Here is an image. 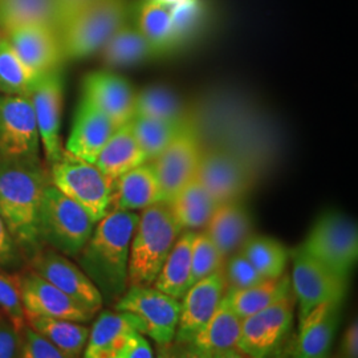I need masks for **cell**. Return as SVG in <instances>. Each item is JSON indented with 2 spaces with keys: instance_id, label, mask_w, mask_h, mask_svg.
Listing matches in <instances>:
<instances>
[{
  "instance_id": "3957f363",
  "label": "cell",
  "mask_w": 358,
  "mask_h": 358,
  "mask_svg": "<svg viewBox=\"0 0 358 358\" xmlns=\"http://www.w3.org/2000/svg\"><path fill=\"white\" fill-rule=\"evenodd\" d=\"M205 13V0H136L130 20L165 56L194 38Z\"/></svg>"
},
{
  "instance_id": "f35d334b",
  "label": "cell",
  "mask_w": 358,
  "mask_h": 358,
  "mask_svg": "<svg viewBox=\"0 0 358 358\" xmlns=\"http://www.w3.org/2000/svg\"><path fill=\"white\" fill-rule=\"evenodd\" d=\"M0 309L11 321L17 333L26 325V313L22 301L20 278L11 276L0 271Z\"/></svg>"
},
{
  "instance_id": "9c48e42d",
  "label": "cell",
  "mask_w": 358,
  "mask_h": 358,
  "mask_svg": "<svg viewBox=\"0 0 358 358\" xmlns=\"http://www.w3.org/2000/svg\"><path fill=\"white\" fill-rule=\"evenodd\" d=\"M289 254L294 262L291 282L299 301V320L322 303H344L349 288L348 276L329 268L300 245Z\"/></svg>"
},
{
  "instance_id": "e575fe53",
  "label": "cell",
  "mask_w": 358,
  "mask_h": 358,
  "mask_svg": "<svg viewBox=\"0 0 358 358\" xmlns=\"http://www.w3.org/2000/svg\"><path fill=\"white\" fill-rule=\"evenodd\" d=\"M264 279L279 278L285 272L289 251L280 242L251 235L239 250Z\"/></svg>"
},
{
  "instance_id": "f6af8a7d",
  "label": "cell",
  "mask_w": 358,
  "mask_h": 358,
  "mask_svg": "<svg viewBox=\"0 0 358 358\" xmlns=\"http://www.w3.org/2000/svg\"><path fill=\"white\" fill-rule=\"evenodd\" d=\"M20 336L19 333L0 321V358H13L19 356Z\"/></svg>"
},
{
  "instance_id": "f1b7e54d",
  "label": "cell",
  "mask_w": 358,
  "mask_h": 358,
  "mask_svg": "<svg viewBox=\"0 0 358 358\" xmlns=\"http://www.w3.org/2000/svg\"><path fill=\"white\" fill-rule=\"evenodd\" d=\"M196 231L185 230L179 234L170 254L157 275L153 287L182 300L192 287V251Z\"/></svg>"
},
{
  "instance_id": "7c38bea8",
  "label": "cell",
  "mask_w": 358,
  "mask_h": 358,
  "mask_svg": "<svg viewBox=\"0 0 358 358\" xmlns=\"http://www.w3.org/2000/svg\"><path fill=\"white\" fill-rule=\"evenodd\" d=\"M40 136L31 99L0 93V159L38 161Z\"/></svg>"
},
{
  "instance_id": "d590c367",
  "label": "cell",
  "mask_w": 358,
  "mask_h": 358,
  "mask_svg": "<svg viewBox=\"0 0 358 358\" xmlns=\"http://www.w3.org/2000/svg\"><path fill=\"white\" fill-rule=\"evenodd\" d=\"M38 77L22 62L7 38H0V93L29 97Z\"/></svg>"
},
{
  "instance_id": "44dd1931",
  "label": "cell",
  "mask_w": 358,
  "mask_h": 358,
  "mask_svg": "<svg viewBox=\"0 0 358 358\" xmlns=\"http://www.w3.org/2000/svg\"><path fill=\"white\" fill-rule=\"evenodd\" d=\"M83 96L108 115L115 128L130 122L134 117L136 90L127 78L109 71H96L87 75Z\"/></svg>"
},
{
  "instance_id": "ffe728a7",
  "label": "cell",
  "mask_w": 358,
  "mask_h": 358,
  "mask_svg": "<svg viewBox=\"0 0 358 358\" xmlns=\"http://www.w3.org/2000/svg\"><path fill=\"white\" fill-rule=\"evenodd\" d=\"M13 51L36 75L41 76L63 64L57 32L43 24H24L4 32Z\"/></svg>"
},
{
  "instance_id": "ee69618b",
  "label": "cell",
  "mask_w": 358,
  "mask_h": 358,
  "mask_svg": "<svg viewBox=\"0 0 358 358\" xmlns=\"http://www.w3.org/2000/svg\"><path fill=\"white\" fill-rule=\"evenodd\" d=\"M90 1L92 0H55L57 10V35Z\"/></svg>"
},
{
  "instance_id": "52a82bcc",
  "label": "cell",
  "mask_w": 358,
  "mask_h": 358,
  "mask_svg": "<svg viewBox=\"0 0 358 358\" xmlns=\"http://www.w3.org/2000/svg\"><path fill=\"white\" fill-rule=\"evenodd\" d=\"M51 165L52 185L81 206L94 223L110 211L113 186L94 164L64 150Z\"/></svg>"
},
{
  "instance_id": "b9f144b4",
  "label": "cell",
  "mask_w": 358,
  "mask_h": 358,
  "mask_svg": "<svg viewBox=\"0 0 358 358\" xmlns=\"http://www.w3.org/2000/svg\"><path fill=\"white\" fill-rule=\"evenodd\" d=\"M22 252L15 243L4 220L0 217V268H16L20 264Z\"/></svg>"
},
{
  "instance_id": "ab89813d",
  "label": "cell",
  "mask_w": 358,
  "mask_h": 358,
  "mask_svg": "<svg viewBox=\"0 0 358 358\" xmlns=\"http://www.w3.org/2000/svg\"><path fill=\"white\" fill-rule=\"evenodd\" d=\"M226 291H238L263 282L264 278L257 272L245 256L238 251L224 263Z\"/></svg>"
},
{
  "instance_id": "ac0fdd59",
  "label": "cell",
  "mask_w": 358,
  "mask_h": 358,
  "mask_svg": "<svg viewBox=\"0 0 358 358\" xmlns=\"http://www.w3.org/2000/svg\"><path fill=\"white\" fill-rule=\"evenodd\" d=\"M20 292L26 317L45 316L88 322L96 315L90 309L80 306L35 271L20 278Z\"/></svg>"
},
{
  "instance_id": "5bb4252c",
  "label": "cell",
  "mask_w": 358,
  "mask_h": 358,
  "mask_svg": "<svg viewBox=\"0 0 358 358\" xmlns=\"http://www.w3.org/2000/svg\"><path fill=\"white\" fill-rule=\"evenodd\" d=\"M202 152L199 137L192 124L166 149L149 161L158 179L164 202L195 178Z\"/></svg>"
},
{
  "instance_id": "7bdbcfd3",
  "label": "cell",
  "mask_w": 358,
  "mask_h": 358,
  "mask_svg": "<svg viewBox=\"0 0 358 358\" xmlns=\"http://www.w3.org/2000/svg\"><path fill=\"white\" fill-rule=\"evenodd\" d=\"M153 356V349L146 338L142 336L141 332L134 331L127 337L115 358H150Z\"/></svg>"
},
{
  "instance_id": "8fae6325",
  "label": "cell",
  "mask_w": 358,
  "mask_h": 358,
  "mask_svg": "<svg viewBox=\"0 0 358 358\" xmlns=\"http://www.w3.org/2000/svg\"><path fill=\"white\" fill-rule=\"evenodd\" d=\"M294 294L242 319L239 350L243 357L263 358L278 353L292 329Z\"/></svg>"
},
{
  "instance_id": "1f68e13d",
  "label": "cell",
  "mask_w": 358,
  "mask_h": 358,
  "mask_svg": "<svg viewBox=\"0 0 358 358\" xmlns=\"http://www.w3.org/2000/svg\"><path fill=\"white\" fill-rule=\"evenodd\" d=\"M29 327L48 338L64 358L81 356L88 343L90 329L83 322L45 316H27Z\"/></svg>"
},
{
  "instance_id": "4316f807",
  "label": "cell",
  "mask_w": 358,
  "mask_h": 358,
  "mask_svg": "<svg viewBox=\"0 0 358 358\" xmlns=\"http://www.w3.org/2000/svg\"><path fill=\"white\" fill-rule=\"evenodd\" d=\"M149 158L136 140L130 122L117 128L94 161V165L113 186L117 179L134 167L148 162Z\"/></svg>"
},
{
  "instance_id": "83f0119b",
  "label": "cell",
  "mask_w": 358,
  "mask_h": 358,
  "mask_svg": "<svg viewBox=\"0 0 358 358\" xmlns=\"http://www.w3.org/2000/svg\"><path fill=\"white\" fill-rule=\"evenodd\" d=\"M109 66H129L162 57V53L129 19L100 50Z\"/></svg>"
},
{
  "instance_id": "484cf974",
  "label": "cell",
  "mask_w": 358,
  "mask_h": 358,
  "mask_svg": "<svg viewBox=\"0 0 358 358\" xmlns=\"http://www.w3.org/2000/svg\"><path fill=\"white\" fill-rule=\"evenodd\" d=\"M203 230L227 260L252 235V222L243 206L232 201L217 206Z\"/></svg>"
},
{
  "instance_id": "2e32d148",
  "label": "cell",
  "mask_w": 358,
  "mask_h": 358,
  "mask_svg": "<svg viewBox=\"0 0 358 358\" xmlns=\"http://www.w3.org/2000/svg\"><path fill=\"white\" fill-rule=\"evenodd\" d=\"M224 268V266H223ZM194 282L180 300L178 327L174 341L186 345L205 328L226 294L224 269Z\"/></svg>"
},
{
  "instance_id": "bcb514c9",
  "label": "cell",
  "mask_w": 358,
  "mask_h": 358,
  "mask_svg": "<svg viewBox=\"0 0 358 358\" xmlns=\"http://www.w3.org/2000/svg\"><path fill=\"white\" fill-rule=\"evenodd\" d=\"M341 353L344 357H357L358 356V324L352 322L343 337Z\"/></svg>"
},
{
  "instance_id": "cb8c5ba5",
  "label": "cell",
  "mask_w": 358,
  "mask_h": 358,
  "mask_svg": "<svg viewBox=\"0 0 358 358\" xmlns=\"http://www.w3.org/2000/svg\"><path fill=\"white\" fill-rule=\"evenodd\" d=\"M143 334L140 319L130 312H103L90 329L84 357L115 358L131 332Z\"/></svg>"
},
{
  "instance_id": "4dcf8cb0",
  "label": "cell",
  "mask_w": 358,
  "mask_h": 358,
  "mask_svg": "<svg viewBox=\"0 0 358 358\" xmlns=\"http://www.w3.org/2000/svg\"><path fill=\"white\" fill-rule=\"evenodd\" d=\"M291 294H294L291 276L284 272L279 278L264 279L263 282L244 289L226 291L223 300L232 312L244 319Z\"/></svg>"
},
{
  "instance_id": "4fadbf2b",
  "label": "cell",
  "mask_w": 358,
  "mask_h": 358,
  "mask_svg": "<svg viewBox=\"0 0 358 358\" xmlns=\"http://www.w3.org/2000/svg\"><path fill=\"white\" fill-rule=\"evenodd\" d=\"M63 73L62 68H55L38 77L29 94L35 112L40 142L50 164L59 161L64 149L62 146L60 128L63 110Z\"/></svg>"
},
{
  "instance_id": "d6a6232c",
  "label": "cell",
  "mask_w": 358,
  "mask_h": 358,
  "mask_svg": "<svg viewBox=\"0 0 358 358\" xmlns=\"http://www.w3.org/2000/svg\"><path fill=\"white\" fill-rule=\"evenodd\" d=\"M192 125L190 118L185 120H158L148 117H134L130 121L131 131L146 153L149 161L174 141L179 134Z\"/></svg>"
},
{
  "instance_id": "74e56055",
  "label": "cell",
  "mask_w": 358,
  "mask_h": 358,
  "mask_svg": "<svg viewBox=\"0 0 358 358\" xmlns=\"http://www.w3.org/2000/svg\"><path fill=\"white\" fill-rule=\"evenodd\" d=\"M226 259L220 254L217 245L208 238L205 230L198 231L192 243V285L206 276L223 268Z\"/></svg>"
},
{
  "instance_id": "ba28073f",
  "label": "cell",
  "mask_w": 358,
  "mask_h": 358,
  "mask_svg": "<svg viewBox=\"0 0 358 358\" xmlns=\"http://www.w3.org/2000/svg\"><path fill=\"white\" fill-rule=\"evenodd\" d=\"M300 247L329 268L349 278L357 263V224L340 213L322 214Z\"/></svg>"
},
{
  "instance_id": "d6986e66",
  "label": "cell",
  "mask_w": 358,
  "mask_h": 358,
  "mask_svg": "<svg viewBox=\"0 0 358 358\" xmlns=\"http://www.w3.org/2000/svg\"><path fill=\"white\" fill-rule=\"evenodd\" d=\"M241 331L242 319L222 299L205 328L185 345L186 353L190 357H243L239 350Z\"/></svg>"
},
{
  "instance_id": "e0dca14e",
  "label": "cell",
  "mask_w": 358,
  "mask_h": 358,
  "mask_svg": "<svg viewBox=\"0 0 358 358\" xmlns=\"http://www.w3.org/2000/svg\"><path fill=\"white\" fill-rule=\"evenodd\" d=\"M195 179L219 205L239 201L250 185L243 162L226 150L202 152Z\"/></svg>"
},
{
  "instance_id": "6da1fadb",
  "label": "cell",
  "mask_w": 358,
  "mask_h": 358,
  "mask_svg": "<svg viewBox=\"0 0 358 358\" xmlns=\"http://www.w3.org/2000/svg\"><path fill=\"white\" fill-rule=\"evenodd\" d=\"M138 219L134 211H109L77 254L78 267L97 287L103 304L113 306L128 289L130 243Z\"/></svg>"
},
{
  "instance_id": "603a6c76",
  "label": "cell",
  "mask_w": 358,
  "mask_h": 358,
  "mask_svg": "<svg viewBox=\"0 0 358 358\" xmlns=\"http://www.w3.org/2000/svg\"><path fill=\"white\" fill-rule=\"evenodd\" d=\"M343 303H322L300 320L299 334L294 343V357H325L338 329Z\"/></svg>"
},
{
  "instance_id": "277c9868",
  "label": "cell",
  "mask_w": 358,
  "mask_h": 358,
  "mask_svg": "<svg viewBox=\"0 0 358 358\" xmlns=\"http://www.w3.org/2000/svg\"><path fill=\"white\" fill-rule=\"evenodd\" d=\"M180 232L166 202L142 210L130 243L128 287L153 285Z\"/></svg>"
},
{
  "instance_id": "9a60e30c",
  "label": "cell",
  "mask_w": 358,
  "mask_h": 358,
  "mask_svg": "<svg viewBox=\"0 0 358 358\" xmlns=\"http://www.w3.org/2000/svg\"><path fill=\"white\" fill-rule=\"evenodd\" d=\"M34 271L80 306L97 313L103 307V296L87 273L56 250H40L32 257Z\"/></svg>"
},
{
  "instance_id": "5b68a950",
  "label": "cell",
  "mask_w": 358,
  "mask_h": 358,
  "mask_svg": "<svg viewBox=\"0 0 358 358\" xmlns=\"http://www.w3.org/2000/svg\"><path fill=\"white\" fill-rule=\"evenodd\" d=\"M131 0H92L59 32L63 60H80L100 51L130 19Z\"/></svg>"
},
{
  "instance_id": "f546056e",
  "label": "cell",
  "mask_w": 358,
  "mask_h": 358,
  "mask_svg": "<svg viewBox=\"0 0 358 358\" xmlns=\"http://www.w3.org/2000/svg\"><path fill=\"white\" fill-rule=\"evenodd\" d=\"M166 203L180 231L203 230L219 206L195 178Z\"/></svg>"
},
{
  "instance_id": "7402d4cb",
  "label": "cell",
  "mask_w": 358,
  "mask_h": 358,
  "mask_svg": "<svg viewBox=\"0 0 358 358\" xmlns=\"http://www.w3.org/2000/svg\"><path fill=\"white\" fill-rule=\"evenodd\" d=\"M115 129L113 121L83 96L65 150L80 159L94 164Z\"/></svg>"
},
{
  "instance_id": "8992f818",
  "label": "cell",
  "mask_w": 358,
  "mask_h": 358,
  "mask_svg": "<svg viewBox=\"0 0 358 358\" xmlns=\"http://www.w3.org/2000/svg\"><path fill=\"white\" fill-rule=\"evenodd\" d=\"M96 223L90 214L53 185H47L38 211V236L57 252L69 257L88 242Z\"/></svg>"
},
{
  "instance_id": "d4e9b609",
  "label": "cell",
  "mask_w": 358,
  "mask_h": 358,
  "mask_svg": "<svg viewBox=\"0 0 358 358\" xmlns=\"http://www.w3.org/2000/svg\"><path fill=\"white\" fill-rule=\"evenodd\" d=\"M158 202H164V196L149 161L131 169L113 183L110 211L143 210Z\"/></svg>"
},
{
  "instance_id": "8d00e7d4",
  "label": "cell",
  "mask_w": 358,
  "mask_h": 358,
  "mask_svg": "<svg viewBox=\"0 0 358 358\" xmlns=\"http://www.w3.org/2000/svg\"><path fill=\"white\" fill-rule=\"evenodd\" d=\"M134 117L185 120L189 115L185 103L173 90L165 87H148L136 92Z\"/></svg>"
},
{
  "instance_id": "836d02e7",
  "label": "cell",
  "mask_w": 358,
  "mask_h": 358,
  "mask_svg": "<svg viewBox=\"0 0 358 358\" xmlns=\"http://www.w3.org/2000/svg\"><path fill=\"white\" fill-rule=\"evenodd\" d=\"M24 24H43L57 32L55 0H0V28L6 32Z\"/></svg>"
},
{
  "instance_id": "7a4b0ae2",
  "label": "cell",
  "mask_w": 358,
  "mask_h": 358,
  "mask_svg": "<svg viewBox=\"0 0 358 358\" xmlns=\"http://www.w3.org/2000/svg\"><path fill=\"white\" fill-rule=\"evenodd\" d=\"M47 185L38 161L0 159V217L20 252L31 259L43 245L38 211Z\"/></svg>"
},
{
  "instance_id": "30bf717a",
  "label": "cell",
  "mask_w": 358,
  "mask_h": 358,
  "mask_svg": "<svg viewBox=\"0 0 358 358\" xmlns=\"http://www.w3.org/2000/svg\"><path fill=\"white\" fill-rule=\"evenodd\" d=\"M113 307L115 310L136 315L142 322L143 334L158 345H170L174 341L180 312L178 299L153 285H129Z\"/></svg>"
},
{
  "instance_id": "60d3db41",
  "label": "cell",
  "mask_w": 358,
  "mask_h": 358,
  "mask_svg": "<svg viewBox=\"0 0 358 358\" xmlns=\"http://www.w3.org/2000/svg\"><path fill=\"white\" fill-rule=\"evenodd\" d=\"M20 348L19 357L23 358H64L63 353L52 344L48 338L24 325L19 333Z\"/></svg>"
}]
</instances>
